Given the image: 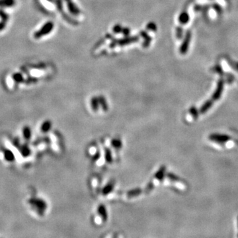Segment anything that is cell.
Returning a JSON list of instances; mask_svg holds the SVG:
<instances>
[{
  "mask_svg": "<svg viewBox=\"0 0 238 238\" xmlns=\"http://www.w3.org/2000/svg\"><path fill=\"white\" fill-rule=\"evenodd\" d=\"M14 3L13 0H0V5L3 6H12Z\"/></svg>",
  "mask_w": 238,
  "mask_h": 238,
  "instance_id": "1",
  "label": "cell"
},
{
  "mask_svg": "<svg viewBox=\"0 0 238 238\" xmlns=\"http://www.w3.org/2000/svg\"><path fill=\"white\" fill-rule=\"evenodd\" d=\"M188 19V17L187 13H183L180 17V21L182 23H187V21Z\"/></svg>",
  "mask_w": 238,
  "mask_h": 238,
  "instance_id": "2",
  "label": "cell"
}]
</instances>
